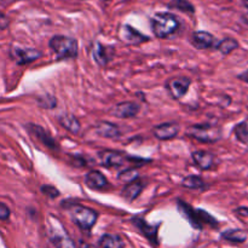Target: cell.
Wrapping results in <instances>:
<instances>
[{
    "mask_svg": "<svg viewBox=\"0 0 248 248\" xmlns=\"http://www.w3.org/2000/svg\"><path fill=\"white\" fill-rule=\"evenodd\" d=\"M62 206L67 208L72 220L80 228V229L91 230L92 227L96 224L97 218H98L97 211L92 210V208L90 207H86V206L79 205V203H70V205L63 203Z\"/></svg>",
    "mask_w": 248,
    "mask_h": 248,
    "instance_id": "1",
    "label": "cell"
},
{
    "mask_svg": "<svg viewBox=\"0 0 248 248\" xmlns=\"http://www.w3.org/2000/svg\"><path fill=\"white\" fill-rule=\"evenodd\" d=\"M153 33L157 38H167L176 33L179 27V22L174 15L169 12H159L152 18Z\"/></svg>",
    "mask_w": 248,
    "mask_h": 248,
    "instance_id": "2",
    "label": "cell"
},
{
    "mask_svg": "<svg viewBox=\"0 0 248 248\" xmlns=\"http://www.w3.org/2000/svg\"><path fill=\"white\" fill-rule=\"evenodd\" d=\"M48 45L57 60H69V58H75L78 56V41L69 36H53Z\"/></svg>",
    "mask_w": 248,
    "mask_h": 248,
    "instance_id": "3",
    "label": "cell"
},
{
    "mask_svg": "<svg viewBox=\"0 0 248 248\" xmlns=\"http://www.w3.org/2000/svg\"><path fill=\"white\" fill-rule=\"evenodd\" d=\"M47 228L48 237L56 248H75L74 242L69 237L67 230L64 229L58 218L48 216Z\"/></svg>",
    "mask_w": 248,
    "mask_h": 248,
    "instance_id": "4",
    "label": "cell"
},
{
    "mask_svg": "<svg viewBox=\"0 0 248 248\" xmlns=\"http://www.w3.org/2000/svg\"><path fill=\"white\" fill-rule=\"evenodd\" d=\"M186 135L194 140L203 143H215L222 138V131L218 126L202 124V125H193L186 128Z\"/></svg>",
    "mask_w": 248,
    "mask_h": 248,
    "instance_id": "5",
    "label": "cell"
},
{
    "mask_svg": "<svg viewBox=\"0 0 248 248\" xmlns=\"http://www.w3.org/2000/svg\"><path fill=\"white\" fill-rule=\"evenodd\" d=\"M98 159L101 165L107 167L124 166L127 161H132V159L127 155L116 150H102L98 153Z\"/></svg>",
    "mask_w": 248,
    "mask_h": 248,
    "instance_id": "6",
    "label": "cell"
},
{
    "mask_svg": "<svg viewBox=\"0 0 248 248\" xmlns=\"http://www.w3.org/2000/svg\"><path fill=\"white\" fill-rule=\"evenodd\" d=\"M11 57L14 58L17 64L23 65L29 64V63L34 62L35 60L40 58L41 52L36 50V48L15 46V47L11 48Z\"/></svg>",
    "mask_w": 248,
    "mask_h": 248,
    "instance_id": "7",
    "label": "cell"
},
{
    "mask_svg": "<svg viewBox=\"0 0 248 248\" xmlns=\"http://www.w3.org/2000/svg\"><path fill=\"white\" fill-rule=\"evenodd\" d=\"M189 86H190V80L186 77L172 78L166 84L167 91L174 99H181L188 92Z\"/></svg>",
    "mask_w": 248,
    "mask_h": 248,
    "instance_id": "8",
    "label": "cell"
},
{
    "mask_svg": "<svg viewBox=\"0 0 248 248\" xmlns=\"http://www.w3.org/2000/svg\"><path fill=\"white\" fill-rule=\"evenodd\" d=\"M140 110V104L135 103V102H121V103L116 104L110 113L113 114L115 118L119 119H128L135 118Z\"/></svg>",
    "mask_w": 248,
    "mask_h": 248,
    "instance_id": "9",
    "label": "cell"
},
{
    "mask_svg": "<svg viewBox=\"0 0 248 248\" xmlns=\"http://www.w3.org/2000/svg\"><path fill=\"white\" fill-rule=\"evenodd\" d=\"M179 132V125L177 123H164L155 126L153 133L160 140H169L176 137Z\"/></svg>",
    "mask_w": 248,
    "mask_h": 248,
    "instance_id": "10",
    "label": "cell"
},
{
    "mask_svg": "<svg viewBox=\"0 0 248 248\" xmlns=\"http://www.w3.org/2000/svg\"><path fill=\"white\" fill-rule=\"evenodd\" d=\"M27 127H28V131L31 132V135L33 136L36 140H39V142L43 143V144L46 145L47 148H51V149H56V148H57V143L55 142V140H53L41 126L29 124Z\"/></svg>",
    "mask_w": 248,
    "mask_h": 248,
    "instance_id": "11",
    "label": "cell"
},
{
    "mask_svg": "<svg viewBox=\"0 0 248 248\" xmlns=\"http://www.w3.org/2000/svg\"><path fill=\"white\" fill-rule=\"evenodd\" d=\"M120 39L128 45H138L143 41H147L148 36L140 34L137 29L132 28L131 26H124L120 31Z\"/></svg>",
    "mask_w": 248,
    "mask_h": 248,
    "instance_id": "12",
    "label": "cell"
},
{
    "mask_svg": "<svg viewBox=\"0 0 248 248\" xmlns=\"http://www.w3.org/2000/svg\"><path fill=\"white\" fill-rule=\"evenodd\" d=\"M190 41L194 47H196L198 50H205V48L212 47L215 44V36L208 31H199L191 35Z\"/></svg>",
    "mask_w": 248,
    "mask_h": 248,
    "instance_id": "13",
    "label": "cell"
},
{
    "mask_svg": "<svg viewBox=\"0 0 248 248\" xmlns=\"http://www.w3.org/2000/svg\"><path fill=\"white\" fill-rule=\"evenodd\" d=\"M193 160L196 166L201 170H211L216 164L215 154L205 150H198L193 153Z\"/></svg>",
    "mask_w": 248,
    "mask_h": 248,
    "instance_id": "14",
    "label": "cell"
},
{
    "mask_svg": "<svg viewBox=\"0 0 248 248\" xmlns=\"http://www.w3.org/2000/svg\"><path fill=\"white\" fill-rule=\"evenodd\" d=\"M85 184L93 190H103L108 186V181L99 171H90L85 176Z\"/></svg>",
    "mask_w": 248,
    "mask_h": 248,
    "instance_id": "15",
    "label": "cell"
},
{
    "mask_svg": "<svg viewBox=\"0 0 248 248\" xmlns=\"http://www.w3.org/2000/svg\"><path fill=\"white\" fill-rule=\"evenodd\" d=\"M92 57L96 61L97 64L104 67V65H107L109 63L111 55L109 52V47H107V46L102 45L99 43H94L93 47H92Z\"/></svg>",
    "mask_w": 248,
    "mask_h": 248,
    "instance_id": "16",
    "label": "cell"
},
{
    "mask_svg": "<svg viewBox=\"0 0 248 248\" xmlns=\"http://www.w3.org/2000/svg\"><path fill=\"white\" fill-rule=\"evenodd\" d=\"M96 132L104 138H116L120 136L121 131L115 124L108 123V121H101L97 124Z\"/></svg>",
    "mask_w": 248,
    "mask_h": 248,
    "instance_id": "17",
    "label": "cell"
},
{
    "mask_svg": "<svg viewBox=\"0 0 248 248\" xmlns=\"http://www.w3.org/2000/svg\"><path fill=\"white\" fill-rule=\"evenodd\" d=\"M133 224L148 237L152 242H154L155 245H157V225L153 227V225H149L144 219H140V218H135L132 220Z\"/></svg>",
    "mask_w": 248,
    "mask_h": 248,
    "instance_id": "18",
    "label": "cell"
},
{
    "mask_svg": "<svg viewBox=\"0 0 248 248\" xmlns=\"http://www.w3.org/2000/svg\"><path fill=\"white\" fill-rule=\"evenodd\" d=\"M58 123L62 127L68 130L72 133H78L80 131V123L74 115L70 114H63V115L58 116Z\"/></svg>",
    "mask_w": 248,
    "mask_h": 248,
    "instance_id": "19",
    "label": "cell"
},
{
    "mask_svg": "<svg viewBox=\"0 0 248 248\" xmlns=\"http://www.w3.org/2000/svg\"><path fill=\"white\" fill-rule=\"evenodd\" d=\"M143 188H144V184H143L142 182H138V181L132 182V183L127 184V186L124 188L123 196L128 201L136 200V199L140 195Z\"/></svg>",
    "mask_w": 248,
    "mask_h": 248,
    "instance_id": "20",
    "label": "cell"
},
{
    "mask_svg": "<svg viewBox=\"0 0 248 248\" xmlns=\"http://www.w3.org/2000/svg\"><path fill=\"white\" fill-rule=\"evenodd\" d=\"M220 237L223 240H227V241L235 242V244H244V242L247 241L248 235L246 232L241 229H229L222 232Z\"/></svg>",
    "mask_w": 248,
    "mask_h": 248,
    "instance_id": "21",
    "label": "cell"
},
{
    "mask_svg": "<svg viewBox=\"0 0 248 248\" xmlns=\"http://www.w3.org/2000/svg\"><path fill=\"white\" fill-rule=\"evenodd\" d=\"M98 245L101 248H124V242L118 235L106 234L99 239Z\"/></svg>",
    "mask_w": 248,
    "mask_h": 248,
    "instance_id": "22",
    "label": "cell"
},
{
    "mask_svg": "<svg viewBox=\"0 0 248 248\" xmlns=\"http://www.w3.org/2000/svg\"><path fill=\"white\" fill-rule=\"evenodd\" d=\"M237 47H239V43H237V40H235V39L232 38L223 39L217 46V48L223 53V55H229L232 51L236 50Z\"/></svg>",
    "mask_w": 248,
    "mask_h": 248,
    "instance_id": "23",
    "label": "cell"
},
{
    "mask_svg": "<svg viewBox=\"0 0 248 248\" xmlns=\"http://www.w3.org/2000/svg\"><path fill=\"white\" fill-rule=\"evenodd\" d=\"M182 186H186L188 189H205L206 188V183L201 177L198 176H189L186 177L182 182Z\"/></svg>",
    "mask_w": 248,
    "mask_h": 248,
    "instance_id": "24",
    "label": "cell"
},
{
    "mask_svg": "<svg viewBox=\"0 0 248 248\" xmlns=\"http://www.w3.org/2000/svg\"><path fill=\"white\" fill-rule=\"evenodd\" d=\"M234 135L244 144H248V123L242 121L234 127Z\"/></svg>",
    "mask_w": 248,
    "mask_h": 248,
    "instance_id": "25",
    "label": "cell"
},
{
    "mask_svg": "<svg viewBox=\"0 0 248 248\" xmlns=\"http://www.w3.org/2000/svg\"><path fill=\"white\" fill-rule=\"evenodd\" d=\"M170 7H173V9L181 10V11L186 12V14H193L195 10H194L193 4L188 0H173L170 4Z\"/></svg>",
    "mask_w": 248,
    "mask_h": 248,
    "instance_id": "26",
    "label": "cell"
},
{
    "mask_svg": "<svg viewBox=\"0 0 248 248\" xmlns=\"http://www.w3.org/2000/svg\"><path fill=\"white\" fill-rule=\"evenodd\" d=\"M118 178H119V181L123 182V183L130 184V183H132V182L137 181L138 179V171L136 169L125 170V171L121 172V173L119 174Z\"/></svg>",
    "mask_w": 248,
    "mask_h": 248,
    "instance_id": "27",
    "label": "cell"
},
{
    "mask_svg": "<svg viewBox=\"0 0 248 248\" xmlns=\"http://www.w3.org/2000/svg\"><path fill=\"white\" fill-rule=\"evenodd\" d=\"M38 104L41 108H47L52 109L55 108L56 104H57V99L55 98L51 94H45V96H41L38 98Z\"/></svg>",
    "mask_w": 248,
    "mask_h": 248,
    "instance_id": "28",
    "label": "cell"
},
{
    "mask_svg": "<svg viewBox=\"0 0 248 248\" xmlns=\"http://www.w3.org/2000/svg\"><path fill=\"white\" fill-rule=\"evenodd\" d=\"M41 191H43L46 196H48V198L51 199H55L60 195L57 189H56L55 186H44L43 188H41Z\"/></svg>",
    "mask_w": 248,
    "mask_h": 248,
    "instance_id": "29",
    "label": "cell"
},
{
    "mask_svg": "<svg viewBox=\"0 0 248 248\" xmlns=\"http://www.w3.org/2000/svg\"><path fill=\"white\" fill-rule=\"evenodd\" d=\"M10 218V210L5 203L0 202V220H7Z\"/></svg>",
    "mask_w": 248,
    "mask_h": 248,
    "instance_id": "30",
    "label": "cell"
},
{
    "mask_svg": "<svg viewBox=\"0 0 248 248\" xmlns=\"http://www.w3.org/2000/svg\"><path fill=\"white\" fill-rule=\"evenodd\" d=\"M10 21L1 11H0V29H6L9 27Z\"/></svg>",
    "mask_w": 248,
    "mask_h": 248,
    "instance_id": "31",
    "label": "cell"
},
{
    "mask_svg": "<svg viewBox=\"0 0 248 248\" xmlns=\"http://www.w3.org/2000/svg\"><path fill=\"white\" fill-rule=\"evenodd\" d=\"M235 212L241 217H248V207H239L235 210Z\"/></svg>",
    "mask_w": 248,
    "mask_h": 248,
    "instance_id": "32",
    "label": "cell"
},
{
    "mask_svg": "<svg viewBox=\"0 0 248 248\" xmlns=\"http://www.w3.org/2000/svg\"><path fill=\"white\" fill-rule=\"evenodd\" d=\"M237 79L242 80V81H245V82H248V70H246V72H244V73H241V74L237 77Z\"/></svg>",
    "mask_w": 248,
    "mask_h": 248,
    "instance_id": "33",
    "label": "cell"
},
{
    "mask_svg": "<svg viewBox=\"0 0 248 248\" xmlns=\"http://www.w3.org/2000/svg\"><path fill=\"white\" fill-rule=\"evenodd\" d=\"M244 21L246 22V23L248 24V14H246V15H245V16H244Z\"/></svg>",
    "mask_w": 248,
    "mask_h": 248,
    "instance_id": "34",
    "label": "cell"
},
{
    "mask_svg": "<svg viewBox=\"0 0 248 248\" xmlns=\"http://www.w3.org/2000/svg\"><path fill=\"white\" fill-rule=\"evenodd\" d=\"M81 248H92V247L89 246V245H82Z\"/></svg>",
    "mask_w": 248,
    "mask_h": 248,
    "instance_id": "35",
    "label": "cell"
},
{
    "mask_svg": "<svg viewBox=\"0 0 248 248\" xmlns=\"http://www.w3.org/2000/svg\"><path fill=\"white\" fill-rule=\"evenodd\" d=\"M245 6H246V7H248V0H245Z\"/></svg>",
    "mask_w": 248,
    "mask_h": 248,
    "instance_id": "36",
    "label": "cell"
}]
</instances>
